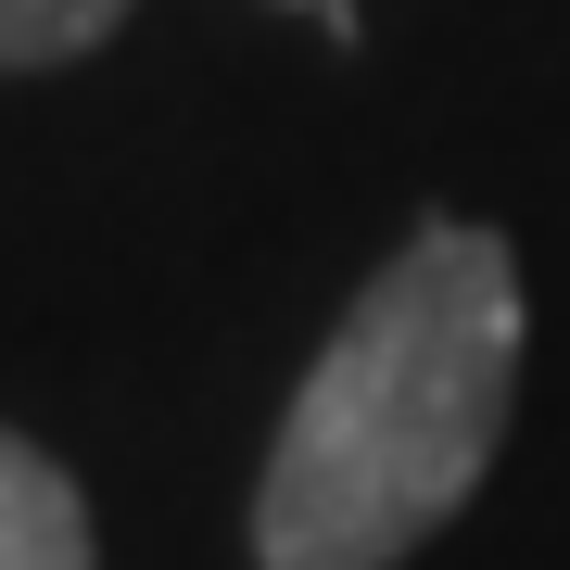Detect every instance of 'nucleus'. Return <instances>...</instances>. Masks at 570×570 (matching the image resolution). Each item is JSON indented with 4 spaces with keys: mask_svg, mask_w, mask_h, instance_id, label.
Listing matches in <instances>:
<instances>
[{
    "mask_svg": "<svg viewBox=\"0 0 570 570\" xmlns=\"http://www.w3.org/2000/svg\"><path fill=\"white\" fill-rule=\"evenodd\" d=\"M508 406H520V254L494 228L431 216L317 343L254 482V558L393 570L482 494Z\"/></svg>",
    "mask_w": 570,
    "mask_h": 570,
    "instance_id": "nucleus-1",
    "label": "nucleus"
},
{
    "mask_svg": "<svg viewBox=\"0 0 570 570\" xmlns=\"http://www.w3.org/2000/svg\"><path fill=\"white\" fill-rule=\"evenodd\" d=\"M0 570H89V508L26 431H0Z\"/></svg>",
    "mask_w": 570,
    "mask_h": 570,
    "instance_id": "nucleus-2",
    "label": "nucleus"
},
{
    "mask_svg": "<svg viewBox=\"0 0 570 570\" xmlns=\"http://www.w3.org/2000/svg\"><path fill=\"white\" fill-rule=\"evenodd\" d=\"M115 13L127 0H0V63H63V51L102 39Z\"/></svg>",
    "mask_w": 570,
    "mask_h": 570,
    "instance_id": "nucleus-3",
    "label": "nucleus"
}]
</instances>
